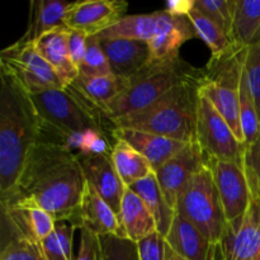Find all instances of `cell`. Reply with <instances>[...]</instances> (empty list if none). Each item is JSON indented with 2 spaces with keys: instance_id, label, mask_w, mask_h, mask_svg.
I'll return each mask as SVG.
<instances>
[{
  "instance_id": "6",
  "label": "cell",
  "mask_w": 260,
  "mask_h": 260,
  "mask_svg": "<svg viewBox=\"0 0 260 260\" xmlns=\"http://www.w3.org/2000/svg\"><path fill=\"white\" fill-rule=\"evenodd\" d=\"M245 56L246 47L234 51L220 60H210L198 88V94L215 107L243 145H245V139L240 122L239 88Z\"/></svg>"
},
{
  "instance_id": "1",
  "label": "cell",
  "mask_w": 260,
  "mask_h": 260,
  "mask_svg": "<svg viewBox=\"0 0 260 260\" xmlns=\"http://www.w3.org/2000/svg\"><path fill=\"white\" fill-rule=\"evenodd\" d=\"M85 178L78 152L42 135L27 160L17 190L2 207H38L58 222H73L78 213Z\"/></svg>"
},
{
  "instance_id": "20",
  "label": "cell",
  "mask_w": 260,
  "mask_h": 260,
  "mask_svg": "<svg viewBox=\"0 0 260 260\" xmlns=\"http://www.w3.org/2000/svg\"><path fill=\"white\" fill-rule=\"evenodd\" d=\"M112 139H119L128 142L142 156L146 157L154 170L162 167L168 160L172 159L187 145L177 140L131 128H113Z\"/></svg>"
},
{
  "instance_id": "38",
  "label": "cell",
  "mask_w": 260,
  "mask_h": 260,
  "mask_svg": "<svg viewBox=\"0 0 260 260\" xmlns=\"http://www.w3.org/2000/svg\"><path fill=\"white\" fill-rule=\"evenodd\" d=\"M80 231V246L76 260H103L101 236L85 229Z\"/></svg>"
},
{
  "instance_id": "5",
  "label": "cell",
  "mask_w": 260,
  "mask_h": 260,
  "mask_svg": "<svg viewBox=\"0 0 260 260\" xmlns=\"http://www.w3.org/2000/svg\"><path fill=\"white\" fill-rule=\"evenodd\" d=\"M42 122L43 136L66 144L86 129L106 134V122L96 116L70 88H48L29 93Z\"/></svg>"
},
{
  "instance_id": "41",
  "label": "cell",
  "mask_w": 260,
  "mask_h": 260,
  "mask_svg": "<svg viewBox=\"0 0 260 260\" xmlns=\"http://www.w3.org/2000/svg\"><path fill=\"white\" fill-rule=\"evenodd\" d=\"M88 38L89 36L79 30L69 29V38H68V45H69V53H70V58L73 61L74 65L80 69L83 65L84 58L86 55V45H88Z\"/></svg>"
},
{
  "instance_id": "39",
  "label": "cell",
  "mask_w": 260,
  "mask_h": 260,
  "mask_svg": "<svg viewBox=\"0 0 260 260\" xmlns=\"http://www.w3.org/2000/svg\"><path fill=\"white\" fill-rule=\"evenodd\" d=\"M244 167L249 183L260 193V139L250 146H245Z\"/></svg>"
},
{
  "instance_id": "12",
  "label": "cell",
  "mask_w": 260,
  "mask_h": 260,
  "mask_svg": "<svg viewBox=\"0 0 260 260\" xmlns=\"http://www.w3.org/2000/svg\"><path fill=\"white\" fill-rule=\"evenodd\" d=\"M206 161L207 157L205 152L197 142L193 141L185 145L177 155L155 170V177L162 194L174 210L180 193Z\"/></svg>"
},
{
  "instance_id": "36",
  "label": "cell",
  "mask_w": 260,
  "mask_h": 260,
  "mask_svg": "<svg viewBox=\"0 0 260 260\" xmlns=\"http://www.w3.org/2000/svg\"><path fill=\"white\" fill-rule=\"evenodd\" d=\"M103 260H140L137 243L119 236H101Z\"/></svg>"
},
{
  "instance_id": "8",
  "label": "cell",
  "mask_w": 260,
  "mask_h": 260,
  "mask_svg": "<svg viewBox=\"0 0 260 260\" xmlns=\"http://www.w3.org/2000/svg\"><path fill=\"white\" fill-rule=\"evenodd\" d=\"M196 142L206 157L244 165L245 145L235 136L231 127L215 107L198 94Z\"/></svg>"
},
{
  "instance_id": "15",
  "label": "cell",
  "mask_w": 260,
  "mask_h": 260,
  "mask_svg": "<svg viewBox=\"0 0 260 260\" xmlns=\"http://www.w3.org/2000/svg\"><path fill=\"white\" fill-rule=\"evenodd\" d=\"M71 225L80 230L85 229L98 236L114 235L123 238L117 213L88 183H85L78 213Z\"/></svg>"
},
{
  "instance_id": "34",
  "label": "cell",
  "mask_w": 260,
  "mask_h": 260,
  "mask_svg": "<svg viewBox=\"0 0 260 260\" xmlns=\"http://www.w3.org/2000/svg\"><path fill=\"white\" fill-rule=\"evenodd\" d=\"M65 145L80 155H107L112 151L108 137L99 129H86L83 134L70 137Z\"/></svg>"
},
{
  "instance_id": "3",
  "label": "cell",
  "mask_w": 260,
  "mask_h": 260,
  "mask_svg": "<svg viewBox=\"0 0 260 260\" xmlns=\"http://www.w3.org/2000/svg\"><path fill=\"white\" fill-rule=\"evenodd\" d=\"M203 78V76H202ZM202 79L188 81L141 112L116 119L113 128H131L189 144L196 141L198 88Z\"/></svg>"
},
{
  "instance_id": "18",
  "label": "cell",
  "mask_w": 260,
  "mask_h": 260,
  "mask_svg": "<svg viewBox=\"0 0 260 260\" xmlns=\"http://www.w3.org/2000/svg\"><path fill=\"white\" fill-rule=\"evenodd\" d=\"M164 9L149 14L124 15L122 19L95 36L98 40H136L149 43L173 19Z\"/></svg>"
},
{
  "instance_id": "32",
  "label": "cell",
  "mask_w": 260,
  "mask_h": 260,
  "mask_svg": "<svg viewBox=\"0 0 260 260\" xmlns=\"http://www.w3.org/2000/svg\"><path fill=\"white\" fill-rule=\"evenodd\" d=\"M76 228L68 223H57L55 231L41 241L46 260H74L73 238Z\"/></svg>"
},
{
  "instance_id": "25",
  "label": "cell",
  "mask_w": 260,
  "mask_h": 260,
  "mask_svg": "<svg viewBox=\"0 0 260 260\" xmlns=\"http://www.w3.org/2000/svg\"><path fill=\"white\" fill-rule=\"evenodd\" d=\"M111 151V159L116 168L117 174L127 188L135 183L155 174L152 165L142 156L137 150H135L128 142L123 140H113Z\"/></svg>"
},
{
  "instance_id": "30",
  "label": "cell",
  "mask_w": 260,
  "mask_h": 260,
  "mask_svg": "<svg viewBox=\"0 0 260 260\" xmlns=\"http://www.w3.org/2000/svg\"><path fill=\"white\" fill-rule=\"evenodd\" d=\"M260 28V0H235L233 38L241 48L253 45Z\"/></svg>"
},
{
  "instance_id": "43",
  "label": "cell",
  "mask_w": 260,
  "mask_h": 260,
  "mask_svg": "<svg viewBox=\"0 0 260 260\" xmlns=\"http://www.w3.org/2000/svg\"><path fill=\"white\" fill-rule=\"evenodd\" d=\"M165 260H187L182 258L180 255H178L175 251H173L169 246H165Z\"/></svg>"
},
{
  "instance_id": "14",
  "label": "cell",
  "mask_w": 260,
  "mask_h": 260,
  "mask_svg": "<svg viewBox=\"0 0 260 260\" xmlns=\"http://www.w3.org/2000/svg\"><path fill=\"white\" fill-rule=\"evenodd\" d=\"M78 156L86 183L111 206L112 210L118 216L122 198L127 187L117 174L116 168L111 159V154H78Z\"/></svg>"
},
{
  "instance_id": "11",
  "label": "cell",
  "mask_w": 260,
  "mask_h": 260,
  "mask_svg": "<svg viewBox=\"0 0 260 260\" xmlns=\"http://www.w3.org/2000/svg\"><path fill=\"white\" fill-rule=\"evenodd\" d=\"M213 179L222 202L226 222L240 220L251 201V188L245 167L236 162L207 157Z\"/></svg>"
},
{
  "instance_id": "28",
  "label": "cell",
  "mask_w": 260,
  "mask_h": 260,
  "mask_svg": "<svg viewBox=\"0 0 260 260\" xmlns=\"http://www.w3.org/2000/svg\"><path fill=\"white\" fill-rule=\"evenodd\" d=\"M0 260H46L41 243L23 235L4 213H2Z\"/></svg>"
},
{
  "instance_id": "10",
  "label": "cell",
  "mask_w": 260,
  "mask_h": 260,
  "mask_svg": "<svg viewBox=\"0 0 260 260\" xmlns=\"http://www.w3.org/2000/svg\"><path fill=\"white\" fill-rule=\"evenodd\" d=\"M248 211L240 220L228 222L218 250L222 260H260V193L253 185Z\"/></svg>"
},
{
  "instance_id": "42",
  "label": "cell",
  "mask_w": 260,
  "mask_h": 260,
  "mask_svg": "<svg viewBox=\"0 0 260 260\" xmlns=\"http://www.w3.org/2000/svg\"><path fill=\"white\" fill-rule=\"evenodd\" d=\"M194 9V0H169L164 10L173 17H187Z\"/></svg>"
},
{
  "instance_id": "4",
  "label": "cell",
  "mask_w": 260,
  "mask_h": 260,
  "mask_svg": "<svg viewBox=\"0 0 260 260\" xmlns=\"http://www.w3.org/2000/svg\"><path fill=\"white\" fill-rule=\"evenodd\" d=\"M202 76L203 70L193 68L180 58L168 62L150 61L140 73L126 81L121 93L107 106L104 116L112 123L144 111L177 86L200 80Z\"/></svg>"
},
{
  "instance_id": "21",
  "label": "cell",
  "mask_w": 260,
  "mask_h": 260,
  "mask_svg": "<svg viewBox=\"0 0 260 260\" xmlns=\"http://www.w3.org/2000/svg\"><path fill=\"white\" fill-rule=\"evenodd\" d=\"M68 38L69 28L61 27L46 33L33 42L40 55L55 69L65 88L70 85L79 75L78 68L70 58Z\"/></svg>"
},
{
  "instance_id": "33",
  "label": "cell",
  "mask_w": 260,
  "mask_h": 260,
  "mask_svg": "<svg viewBox=\"0 0 260 260\" xmlns=\"http://www.w3.org/2000/svg\"><path fill=\"white\" fill-rule=\"evenodd\" d=\"M194 8L217 24L234 42L233 24L235 0H194Z\"/></svg>"
},
{
  "instance_id": "31",
  "label": "cell",
  "mask_w": 260,
  "mask_h": 260,
  "mask_svg": "<svg viewBox=\"0 0 260 260\" xmlns=\"http://www.w3.org/2000/svg\"><path fill=\"white\" fill-rule=\"evenodd\" d=\"M239 104H240V122L245 139V146H250L260 139V119L246 79L245 63H244V71L239 88Z\"/></svg>"
},
{
  "instance_id": "19",
  "label": "cell",
  "mask_w": 260,
  "mask_h": 260,
  "mask_svg": "<svg viewBox=\"0 0 260 260\" xmlns=\"http://www.w3.org/2000/svg\"><path fill=\"white\" fill-rule=\"evenodd\" d=\"M124 85H126V81L121 80L114 75L85 76L79 74L78 78L68 88H70L96 116H99L103 121H107L112 126L111 122L104 116V111L107 106L121 93Z\"/></svg>"
},
{
  "instance_id": "17",
  "label": "cell",
  "mask_w": 260,
  "mask_h": 260,
  "mask_svg": "<svg viewBox=\"0 0 260 260\" xmlns=\"http://www.w3.org/2000/svg\"><path fill=\"white\" fill-rule=\"evenodd\" d=\"M173 251L187 260H215L218 246L211 243L192 222L175 213L170 230L164 238Z\"/></svg>"
},
{
  "instance_id": "22",
  "label": "cell",
  "mask_w": 260,
  "mask_h": 260,
  "mask_svg": "<svg viewBox=\"0 0 260 260\" xmlns=\"http://www.w3.org/2000/svg\"><path fill=\"white\" fill-rule=\"evenodd\" d=\"M118 218L123 238L135 243L157 233L154 216L141 198L129 188L124 190Z\"/></svg>"
},
{
  "instance_id": "24",
  "label": "cell",
  "mask_w": 260,
  "mask_h": 260,
  "mask_svg": "<svg viewBox=\"0 0 260 260\" xmlns=\"http://www.w3.org/2000/svg\"><path fill=\"white\" fill-rule=\"evenodd\" d=\"M74 3L58 0H33L30 2L29 23L27 32L19 41L35 42L46 33L66 27L65 18Z\"/></svg>"
},
{
  "instance_id": "2",
  "label": "cell",
  "mask_w": 260,
  "mask_h": 260,
  "mask_svg": "<svg viewBox=\"0 0 260 260\" xmlns=\"http://www.w3.org/2000/svg\"><path fill=\"white\" fill-rule=\"evenodd\" d=\"M0 205L12 200L33 147L43 135L42 122L27 89L0 69Z\"/></svg>"
},
{
  "instance_id": "29",
  "label": "cell",
  "mask_w": 260,
  "mask_h": 260,
  "mask_svg": "<svg viewBox=\"0 0 260 260\" xmlns=\"http://www.w3.org/2000/svg\"><path fill=\"white\" fill-rule=\"evenodd\" d=\"M187 17L192 23L198 37L210 48L211 60H220V58L233 53L234 51L241 48L236 46L217 24H215L212 20L208 19L201 12H198L196 8L190 10Z\"/></svg>"
},
{
  "instance_id": "40",
  "label": "cell",
  "mask_w": 260,
  "mask_h": 260,
  "mask_svg": "<svg viewBox=\"0 0 260 260\" xmlns=\"http://www.w3.org/2000/svg\"><path fill=\"white\" fill-rule=\"evenodd\" d=\"M164 238L159 233L137 243L140 260H165Z\"/></svg>"
},
{
  "instance_id": "7",
  "label": "cell",
  "mask_w": 260,
  "mask_h": 260,
  "mask_svg": "<svg viewBox=\"0 0 260 260\" xmlns=\"http://www.w3.org/2000/svg\"><path fill=\"white\" fill-rule=\"evenodd\" d=\"M175 211L192 222L211 243L216 246L220 245L228 222L212 170L207 161L180 193Z\"/></svg>"
},
{
  "instance_id": "23",
  "label": "cell",
  "mask_w": 260,
  "mask_h": 260,
  "mask_svg": "<svg viewBox=\"0 0 260 260\" xmlns=\"http://www.w3.org/2000/svg\"><path fill=\"white\" fill-rule=\"evenodd\" d=\"M196 36L197 33L188 17H174L149 42L151 62H168L180 58V47Z\"/></svg>"
},
{
  "instance_id": "27",
  "label": "cell",
  "mask_w": 260,
  "mask_h": 260,
  "mask_svg": "<svg viewBox=\"0 0 260 260\" xmlns=\"http://www.w3.org/2000/svg\"><path fill=\"white\" fill-rule=\"evenodd\" d=\"M2 213L13 221L23 235L38 243L48 238L57 226V221L52 215L38 207H2Z\"/></svg>"
},
{
  "instance_id": "16",
  "label": "cell",
  "mask_w": 260,
  "mask_h": 260,
  "mask_svg": "<svg viewBox=\"0 0 260 260\" xmlns=\"http://www.w3.org/2000/svg\"><path fill=\"white\" fill-rule=\"evenodd\" d=\"M107 56L112 74L128 81L151 61L147 42L136 40H99Z\"/></svg>"
},
{
  "instance_id": "44",
  "label": "cell",
  "mask_w": 260,
  "mask_h": 260,
  "mask_svg": "<svg viewBox=\"0 0 260 260\" xmlns=\"http://www.w3.org/2000/svg\"><path fill=\"white\" fill-rule=\"evenodd\" d=\"M258 42H260V28H259L258 33H256V36H255V40H254L253 45H254V43H258Z\"/></svg>"
},
{
  "instance_id": "13",
  "label": "cell",
  "mask_w": 260,
  "mask_h": 260,
  "mask_svg": "<svg viewBox=\"0 0 260 260\" xmlns=\"http://www.w3.org/2000/svg\"><path fill=\"white\" fill-rule=\"evenodd\" d=\"M127 4L122 0H86L74 2L65 18L69 29L96 36L124 17Z\"/></svg>"
},
{
  "instance_id": "37",
  "label": "cell",
  "mask_w": 260,
  "mask_h": 260,
  "mask_svg": "<svg viewBox=\"0 0 260 260\" xmlns=\"http://www.w3.org/2000/svg\"><path fill=\"white\" fill-rule=\"evenodd\" d=\"M245 74L260 119V42L246 47Z\"/></svg>"
},
{
  "instance_id": "9",
  "label": "cell",
  "mask_w": 260,
  "mask_h": 260,
  "mask_svg": "<svg viewBox=\"0 0 260 260\" xmlns=\"http://www.w3.org/2000/svg\"><path fill=\"white\" fill-rule=\"evenodd\" d=\"M0 69L12 74L28 93L48 88H65L55 69L40 55L33 42L18 40L0 52Z\"/></svg>"
},
{
  "instance_id": "35",
  "label": "cell",
  "mask_w": 260,
  "mask_h": 260,
  "mask_svg": "<svg viewBox=\"0 0 260 260\" xmlns=\"http://www.w3.org/2000/svg\"><path fill=\"white\" fill-rule=\"evenodd\" d=\"M79 74L85 76H108L113 75L107 56L102 48L101 42L95 36L88 38L86 55L83 65L79 69Z\"/></svg>"
},
{
  "instance_id": "26",
  "label": "cell",
  "mask_w": 260,
  "mask_h": 260,
  "mask_svg": "<svg viewBox=\"0 0 260 260\" xmlns=\"http://www.w3.org/2000/svg\"><path fill=\"white\" fill-rule=\"evenodd\" d=\"M129 189L134 190L141 198L142 202L146 205L151 215L154 216L157 233L162 238H165L169 233L170 226H172L177 211L168 203L155 174L135 183L134 185L129 187Z\"/></svg>"
}]
</instances>
